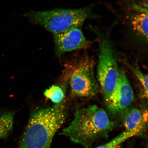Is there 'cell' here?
<instances>
[{
	"label": "cell",
	"instance_id": "52a82bcc",
	"mask_svg": "<svg viewBox=\"0 0 148 148\" xmlns=\"http://www.w3.org/2000/svg\"><path fill=\"white\" fill-rule=\"evenodd\" d=\"M53 38L55 53L58 57L68 52L86 49L90 44L79 28L53 34Z\"/></svg>",
	"mask_w": 148,
	"mask_h": 148
},
{
	"label": "cell",
	"instance_id": "8fae6325",
	"mask_svg": "<svg viewBox=\"0 0 148 148\" xmlns=\"http://www.w3.org/2000/svg\"><path fill=\"white\" fill-rule=\"evenodd\" d=\"M44 95L56 104L64 101V97L63 90L60 87L57 86H53L46 90L44 92Z\"/></svg>",
	"mask_w": 148,
	"mask_h": 148
},
{
	"label": "cell",
	"instance_id": "5b68a950",
	"mask_svg": "<svg viewBox=\"0 0 148 148\" xmlns=\"http://www.w3.org/2000/svg\"><path fill=\"white\" fill-rule=\"evenodd\" d=\"M72 69L69 79L72 93L80 97L97 95L101 90L95 73L94 60L85 54L76 62Z\"/></svg>",
	"mask_w": 148,
	"mask_h": 148
},
{
	"label": "cell",
	"instance_id": "277c9868",
	"mask_svg": "<svg viewBox=\"0 0 148 148\" xmlns=\"http://www.w3.org/2000/svg\"><path fill=\"white\" fill-rule=\"evenodd\" d=\"M121 71L112 44L103 39L100 44L96 76L106 104L117 86Z\"/></svg>",
	"mask_w": 148,
	"mask_h": 148
},
{
	"label": "cell",
	"instance_id": "8992f818",
	"mask_svg": "<svg viewBox=\"0 0 148 148\" xmlns=\"http://www.w3.org/2000/svg\"><path fill=\"white\" fill-rule=\"evenodd\" d=\"M134 99V92L126 75L121 70L119 81L107 106L113 115L121 114L129 108Z\"/></svg>",
	"mask_w": 148,
	"mask_h": 148
},
{
	"label": "cell",
	"instance_id": "7a4b0ae2",
	"mask_svg": "<svg viewBox=\"0 0 148 148\" xmlns=\"http://www.w3.org/2000/svg\"><path fill=\"white\" fill-rule=\"evenodd\" d=\"M64 101L33 111L20 138L18 148H50L55 134L66 119Z\"/></svg>",
	"mask_w": 148,
	"mask_h": 148
},
{
	"label": "cell",
	"instance_id": "9a60e30c",
	"mask_svg": "<svg viewBox=\"0 0 148 148\" xmlns=\"http://www.w3.org/2000/svg\"><path fill=\"white\" fill-rule=\"evenodd\" d=\"M127 148H134V147H133V146L132 145H129Z\"/></svg>",
	"mask_w": 148,
	"mask_h": 148
},
{
	"label": "cell",
	"instance_id": "ba28073f",
	"mask_svg": "<svg viewBox=\"0 0 148 148\" xmlns=\"http://www.w3.org/2000/svg\"><path fill=\"white\" fill-rule=\"evenodd\" d=\"M121 119L125 131L134 136L145 138L147 136V118L138 109L129 108L121 114Z\"/></svg>",
	"mask_w": 148,
	"mask_h": 148
},
{
	"label": "cell",
	"instance_id": "30bf717a",
	"mask_svg": "<svg viewBox=\"0 0 148 148\" xmlns=\"http://www.w3.org/2000/svg\"><path fill=\"white\" fill-rule=\"evenodd\" d=\"M14 114L11 112H0V140L8 137L13 127Z\"/></svg>",
	"mask_w": 148,
	"mask_h": 148
},
{
	"label": "cell",
	"instance_id": "5bb4252c",
	"mask_svg": "<svg viewBox=\"0 0 148 148\" xmlns=\"http://www.w3.org/2000/svg\"><path fill=\"white\" fill-rule=\"evenodd\" d=\"M121 145V144H120V145L117 146V147H116L115 148H122V147Z\"/></svg>",
	"mask_w": 148,
	"mask_h": 148
},
{
	"label": "cell",
	"instance_id": "6da1fadb",
	"mask_svg": "<svg viewBox=\"0 0 148 148\" xmlns=\"http://www.w3.org/2000/svg\"><path fill=\"white\" fill-rule=\"evenodd\" d=\"M117 124L103 108L90 105L77 109L73 121L60 134L84 148H91L96 142L108 138Z\"/></svg>",
	"mask_w": 148,
	"mask_h": 148
},
{
	"label": "cell",
	"instance_id": "4fadbf2b",
	"mask_svg": "<svg viewBox=\"0 0 148 148\" xmlns=\"http://www.w3.org/2000/svg\"><path fill=\"white\" fill-rule=\"evenodd\" d=\"M133 71L141 84L144 90L145 97L148 96V75L144 73L141 70L138 68H133Z\"/></svg>",
	"mask_w": 148,
	"mask_h": 148
},
{
	"label": "cell",
	"instance_id": "7c38bea8",
	"mask_svg": "<svg viewBox=\"0 0 148 148\" xmlns=\"http://www.w3.org/2000/svg\"><path fill=\"white\" fill-rule=\"evenodd\" d=\"M134 136V135L131 133L124 131L108 143L100 146L97 148H115L129 138Z\"/></svg>",
	"mask_w": 148,
	"mask_h": 148
},
{
	"label": "cell",
	"instance_id": "3957f363",
	"mask_svg": "<svg viewBox=\"0 0 148 148\" xmlns=\"http://www.w3.org/2000/svg\"><path fill=\"white\" fill-rule=\"evenodd\" d=\"M25 16L32 23L41 25L53 34L79 28L91 16L88 7L77 9H55L29 11Z\"/></svg>",
	"mask_w": 148,
	"mask_h": 148
},
{
	"label": "cell",
	"instance_id": "9c48e42d",
	"mask_svg": "<svg viewBox=\"0 0 148 148\" xmlns=\"http://www.w3.org/2000/svg\"><path fill=\"white\" fill-rule=\"evenodd\" d=\"M145 10L134 15L131 22L134 32L147 41L148 12Z\"/></svg>",
	"mask_w": 148,
	"mask_h": 148
}]
</instances>
